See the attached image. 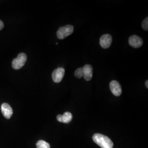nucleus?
<instances>
[{
    "label": "nucleus",
    "mask_w": 148,
    "mask_h": 148,
    "mask_svg": "<svg viewBox=\"0 0 148 148\" xmlns=\"http://www.w3.org/2000/svg\"><path fill=\"white\" fill-rule=\"evenodd\" d=\"M27 60V55L24 53H21L18 55L16 58L14 59L12 63L13 68L15 70L21 69L25 65Z\"/></svg>",
    "instance_id": "f03ea898"
},
{
    "label": "nucleus",
    "mask_w": 148,
    "mask_h": 148,
    "mask_svg": "<svg viewBox=\"0 0 148 148\" xmlns=\"http://www.w3.org/2000/svg\"><path fill=\"white\" fill-rule=\"evenodd\" d=\"M145 86H146V87L148 88V80H147L146 81H145Z\"/></svg>",
    "instance_id": "2eb2a0df"
},
{
    "label": "nucleus",
    "mask_w": 148,
    "mask_h": 148,
    "mask_svg": "<svg viewBox=\"0 0 148 148\" xmlns=\"http://www.w3.org/2000/svg\"><path fill=\"white\" fill-rule=\"evenodd\" d=\"M1 109V111L3 116L7 119H10L13 113L12 108H11V106H10L8 104L5 103L2 104Z\"/></svg>",
    "instance_id": "6e6552de"
},
{
    "label": "nucleus",
    "mask_w": 148,
    "mask_h": 148,
    "mask_svg": "<svg viewBox=\"0 0 148 148\" xmlns=\"http://www.w3.org/2000/svg\"><path fill=\"white\" fill-rule=\"evenodd\" d=\"M65 74V69L63 68H58L55 69L52 74L53 81L56 83H59L63 79Z\"/></svg>",
    "instance_id": "20e7f679"
},
{
    "label": "nucleus",
    "mask_w": 148,
    "mask_h": 148,
    "mask_svg": "<svg viewBox=\"0 0 148 148\" xmlns=\"http://www.w3.org/2000/svg\"><path fill=\"white\" fill-rule=\"evenodd\" d=\"M73 115L70 112H65L63 115H58L57 116V119L59 122L64 123H68L72 120Z\"/></svg>",
    "instance_id": "9d476101"
},
{
    "label": "nucleus",
    "mask_w": 148,
    "mask_h": 148,
    "mask_svg": "<svg viewBox=\"0 0 148 148\" xmlns=\"http://www.w3.org/2000/svg\"><path fill=\"white\" fill-rule=\"evenodd\" d=\"M110 89L112 93L115 96L119 97L121 95V86L116 80H113L110 82Z\"/></svg>",
    "instance_id": "39448f33"
},
{
    "label": "nucleus",
    "mask_w": 148,
    "mask_h": 148,
    "mask_svg": "<svg viewBox=\"0 0 148 148\" xmlns=\"http://www.w3.org/2000/svg\"><path fill=\"white\" fill-rule=\"evenodd\" d=\"M128 43L131 47L137 48L143 45V40L137 35H133L129 38Z\"/></svg>",
    "instance_id": "423d86ee"
},
{
    "label": "nucleus",
    "mask_w": 148,
    "mask_h": 148,
    "mask_svg": "<svg viewBox=\"0 0 148 148\" xmlns=\"http://www.w3.org/2000/svg\"><path fill=\"white\" fill-rule=\"evenodd\" d=\"M75 76L78 79H81L83 77V69L82 68H79L77 70H76L75 72Z\"/></svg>",
    "instance_id": "f8f14e48"
},
{
    "label": "nucleus",
    "mask_w": 148,
    "mask_h": 148,
    "mask_svg": "<svg viewBox=\"0 0 148 148\" xmlns=\"http://www.w3.org/2000/svg\"><path fill=\"white\" fill-rule=\"evenodd\" d=\"M3 27H4V24L3 21L0 20V30H1L3 28Z\"/></svg>",
    "instance_id": "4468645a"
},
{
    "label": "nucleus",
    "mask_w": 148,
    "mask_h": 148,
    "mask_svg": "<svg viewBox=\"0 0 148 148\" xmlns=\"http://www.w3.org/2000/svg\"><path fill=\"white\" fill-rule=\"evenodd\" d=\"M142 27L143 28L144 30H148V18H146L143 22H142Z\"/></svg>",
    "instance_id": "ddd939ff"
},
{
    "label": "nucleus",
    "mask_w": 148,
    "mask_h": 148,
    "mask_svg": "<svg viewBox=\"0 0 148 148\" xmlns=\"http://www.w3.org/2000/svg\"><path fill=\"white\" fill-rule=\"evenodd\" d=\"M93 140L101 148H112L114 143L111 139L103 134L95 133L93 136Z\"/></svg>",
    "instance_id": "f257e3e1"
},
{
    "label": "nucleus",
    "mask_w": 148,
    "mask_h": 148,
    "mask_svg": "<svg viewBox=\"0 0 148 148\" xmlns=\"http://www.w3.org/2000/svg\"><path fill=\"white\" fill-rule=\"evenodd\" d=\"M74 32V27L71 25H67L59 27L57 32V36L59 39L63 40L71 35Z\"/></svg>",
    "instance_id": "7ed1b4c3"
},
{
    "label": "nucleus",
    "mask_w": 148,
    "mask_h": 148,
    "mask_svg": "<svg viewBox=\"0 0 148 148\" xmlns=\"http://www.w3.org/2000/svg\"><path fill=\"white\" fill-rule=\"evenodd\" d=\"M83 77L86 81L92 79L93 76V68L90 65H86L83 68Z\"/></svg>",
    "instance_id": "1a4fd4ad"
},
{
    "label": "nucleus",
    "mask_w": 148,
    "mask_h": 148,
    "mask_svg": "<svg viewBox=\"0 0 148 148\" xmlns=\"http://www.w3.org/2000/svg\"><path fill=\"white\" fill-rule=\"evenodd\" d=\"M36 148H51V147L49 143L45 142V140H38L36 143Z\"/></svg>",
    "instance_id": "9b49d317"
},
{
    "label": "nucleus",
    "mask_w": 148,
    "mask_h": 148,
    "mask_svg": "<svg viewBox=\"0 0 148 148\" xmlns=\"http://www.w3.org/2000/svg\"><path fill=\"white\" fill-rule=\"evenodd\" d=\"M100 45L103 48L106 49L111 46L112 37L109 34H105L101 36L100 38Z\"/></svg>",
    "instance_id": "0eeeda50"
}]
</instances>
